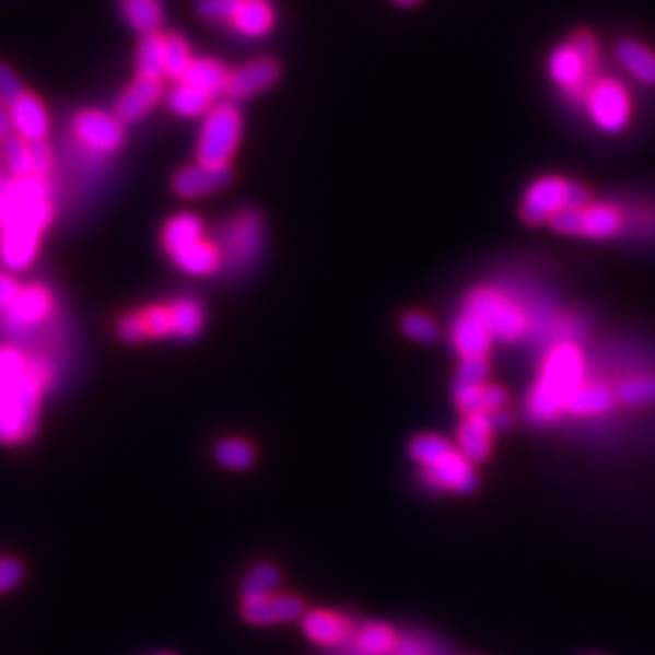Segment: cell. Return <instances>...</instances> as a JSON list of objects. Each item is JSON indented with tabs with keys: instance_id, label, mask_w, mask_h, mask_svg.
Listing matches in <instances>:
<instances>
[{
	"instance_id": "cell-1",
	"label": "cell",
	"mask_w": 655,
	"mask_h": 655,
	"mask_svg": "<svg viewBox=\"0 0 655 655\" xmlns=\"http://www.w3.org/2000/svg\"><path fill=\"white\" fill-rule=\"evenodd\" d=\"M51 217L45 176L0 174V261L7 270L24 272L35 264L40 236Z\"/></svg>"
},
{
	"instance_id": "cell-2",
	"label": "cell",
	"mask_w": 655,
	"mask_h": 655,
	"mask_svg": "<svg viewBox=\"0 0 655 655\" xmlns=\"http://www.w3.org/2000/svg\"><path fill=\"white\" fill-rule=\"evenodd\" d=\"M51 367L17 346L0 344V444H24L35 435L43 390Z\"/></svg>"
},
{
	"instance_id": "cell-3",
	"label": "cell",
	"mask_w": 655,
	"mask_h": 655,
	"mask_svg": "<svg viewBox=\"0 0 655 655\" xmlns=\"http://www.w3.org/2000/svg\"><path fill=\"white\" fill-rule=\"evenodd\" d=\"M586 379L582 350L571 342L553 346L543 359L539 382L528 395V414L537 422H550L564 412L569 397Z\"/></svg>"
},
{
	"instance_id": "cell-4",
	"label": "cell",
	"mask_w": 655,
	"mask_h": 655,
	"mask_svg": "<svg viewBox=\"0 0 655 655\" xmlns=\"http://www.w3.org/2000/svg\"><path fill=\"white\" fill-rule=\"evenodd\" d=\"M589 204V191L584 185L566 180L562 176L537 178L522 198V221L528 225L550 223L555 214Z\"/></svg>"
},
{
	"instance_id": "cell-5",
	"label": "cell",
	"mask_w": 655,
	"mask_h": 655,
	"mask_svg": "<svg viewBox=\"0 0 655 655\" xmlns=\"http://www.w3.org/2000/svg\"><path fill=\"white\" fill-rule=\"evenodd\" d=\"M219 250L223 266L234 274L255 268L266 248V225L255 210H242L221 232Z\"/></svg>"
},
{
	"instance_id": "cell-6",
	"label": "cell",
	"mask_w": 655,
	"mask_h": 655,
	"mask_svg": "<svg viewBox=\"0 0 655 655\" xmlns=\"http://www.w3.org/2000/svg\"><path fill=\"white\" fill-rule=\"evenodd\" d=\"M242 139L241 110L232 103H221L208 110L200 137L198 162L208 166H230Z\"/></svg>"
},
{
	"instance_id": "cell-7",
	"label": "cell",
	"mask_w": 655,
	"mask_h": 655,
	"mask_svg": "<svg viewBox=\"0 0 655 655\" xmlns=\"http://www.w3.org/2000/svg\"><path fill=\"white\" fill-rule=\"evenodd\" d=\"M465 312L473 314L478 320H482L496 340L514 342L524 336L528 327V318L524 311L517 306L512 297L496 289H476L469 293L465 302Z\"/></svg>"
},
{
	"instance_id": "cell-8",
	"label": "cell",
	"mask_w": 655,
	"mask_h": 655,
	"mask_svg": "<svg viewBox=\"0 0 655 655\" xmlns=\"http://www.w3.org/2000/svg\"><path fill=\"white\" fill-rule=\"evenodd\" d=\"M598 45L589 33H577L569 43L555 47L548 60L553 83L564 92H582L596 69Z\"/></svg>"
},
{
	"instance_id": "cell-9",
	"label": "cell",
	"mask_w": 655,
	"mask_h": 655,
	"mask_svg": "<svg viewBox=\"0 0 655 655\" xmlns=\"http://www.w3.org/2000/svg\"><path fill=\"white\" fill-rule=\"evenodd\" d=\"M586 110L605 134H621L632 117V101L618 79H598L586 87Z\"/></svg>"
},
{
	"instance_id": "cell-10",
	"label": "cell",
	"mask_w": 655,
	"mask_h": 655,
	"mask_svg": "<svg viewBox=\"0 0 655 655\" xmlns=\"http://www.w3.org/2000/svg\"><path fill=\"white\" fill-rule=\"evenodd\" d=\"M555 232L564 236H580L592 241H609L621 232L623 219L616 207L609 204H586L582 208H571L555 214L550 221Z\"/></svg>"
},
{
	"instance_id": "cell-11",
	"label": "cell",
	"mask_w": 655,
	"mask_h": 655,
	"mask_svg": "<svg viewBox=\"0 0 655 655\" xmlns=\"http://www.w3.org/2000/svg\"><path fill=\"white\" fill-rule=\"evenodd\" d=\"M72 134L77 142L94 155H113L126 142L124 121L101 108H85L72 119Z\"/></svg>"
},
{
	"instance_id": "cell-12",
	"label": "cell",
	"mask_w": 655,
	"mask_h": 655,
	"mask_svg": "<svg viewBox=\"0 0 655 655\" xmlns=\"http://www.w3.org/2000/svg\"><path fill=\"white\" fill-rule=\"evenodd\" d=\"M54 312V295L43 284L22 286L13 304L0 312L2 329L9 336H26L49 320Z\"/></svg>"
},
{
	"instance_id": "cell-13",
	"label": "cell",
	"mask_w": 655,
	"mask_h": 655,
	"mask_svg": "<svg viewBox=\"0 0 655 655\" xmlns=\"http://www.w3.org/2000/svg\"><path fill=\"white\" fill-rule=\"evenodd\" d=\"M230 180H232L230 166H208L198 162L174 174L173 189L176 196L185 200H196L227 187Z\"/></svg>"
},
{
	"instance_id": "cell-14",
	"label": "cell",
	"mask_w": 655,
	"mask_h": 655,
	"mask_svg": "<svg viewBox=\"0 0 655 655\" xmlns=\"http://www.w3.org/2000/svg\"><path fill=\"white\" fill-rule=\"evenodd\" d=\"M424 480L433 488L452 492H471L478 480L471 467V460L460 449L449 448L440 460L424 469Z\"/></svg>"
},
{
	"instance_id": "cell-15",
	"label": "cell",
	"mask_w": 655,
	"mask_h": 655,
	"mask_svg": "<svg viewBox=\"0 0 655 655\" xmlns=\"http://www.w3.org/2000/svg\"><path fill=\"white\" fill-rule=\"evenodd\" d=\"M304 616V603L297 596L270 594L264 598L242 600V618L253 625H274Z\"/></svg>"
},
{
	"instance_id": "cell-16",
	"label": "cell",
	"mask_w": 655,
	"mask_h": 655,
	"mask_svg": "<svg viewBox=\"0 0 655 655\" xmlns=\"http://www.w3.org/2000/svg\"><path fill=\"white\" fill-rule=\"evenodd\" d=\"M278 77H280V69L274 60L257 58L253 62L242 65L241 69L230 74L225 94L236 101H246L270 90L277 83Z\"/></svg>"
},
{
	"instance_id": "cell-17",
	"label": "cell",
	"mask_w": 655,
	"mask_h": 655,
	"mask_svg": "<svg viewBox=\"0 0 655 655\" xmlns=\"http://www.w3.org/2000/svg\"><path fill=\"white\" fill-rule=\"evenodd\" d=\"M164 96V85L160 79H147L139 77L134 83H130L115 104V115L124 124L140 121L151 108H155Z\"/></svg>"
},
{
	"instance_id": "cell-18",
	"label": "cell",
	"mask_w": 655,
	"mask_h": 655,
	"mask_svg": "<svg viewBox=\"0 0 655 655\" xmlns=\"http://www.w3.org/2000/svg\"><path fill=\"white\" fill-rule=\"evenodd\" d=\"M9 110H11L15 134L20 139H24L31 144L47 140L49 113L38 96L31 92H24L15 103L9 104Z\"/></svg>"
},
{
	"instance_id": "cell-19",
	"label": "cell",
	"mask_w": 655,
	"mask_h": 655,
	"mask_svg": "<svg viewBox=\"0 0 655 655\" xmlns=\"http://www.w3.org/2000/svg\"><path fill=\"white\" fill-rule=\"evenodd\" d=\"M277 9L272 0H242L236 15L227 24L244 38H266L274 31Z\"/></svg>"
},
{
	"instance_id": "cell-20",
	"label": "cell",
	"mask_w": 655,
	"mask_h": 655,
	"mask_svg": "<svg viewBox=\"0 0 655 655\" xmlns=\"http://www.w3.org/2000/svg\"><path fill=\"white\" fill-rule=\"evenodd\" d=\"M492 334L482 320H478L469 312H460L452 325V346L454 350L465 356H486L492 346Z\"/></svg>"
},
{
	"instance_id": "cell-21",
	"label": "cell",
	"mask_w": 655,
	"mask_h": 655,
	"mask_svg": "<svg viewBox=\"0 0 655 655\" xmlns=\"http://www.w3.org/2000/svg\"><path fill=\"white\" fill-rule=\"evenodd\" d=\"M171 257L174 266L189 277H210L223 266L219 246L207 238L174 253Z\"/></svg>"
},
{
	"instance_id": "cell-22",
	"label": "cell",
	"mask_w": 655,
	"mask_h": 655,
	"mask_svg": "<svg viewBox=\"0 0 655 655\" xmlns=\"http://www.w3.org/2000/svg\"><path fill=\"white\" fill-rule=\"evenodd\" d=\"M621 69L643 85H655V51L634 38H621L616 45Z\"/></svg>"
},
{
	"instance_id": "cell-23",
	"label": "cell",
	"mask_w": 655,
	"mask_h": 655,
	"mask_svg": "<svg viewBox=\"0 0 655 655\" xmlns=\"http://www.w3.org/2000/svg\"><path fill=\"white\" fill-rule=\"evenodd\" d=\"M454 399L465 414H492L503 410L507 403V393L501 386H454Z\"/></svg>"
},
{
	"instance_id": "cell-24",
	"label": "cell",
	"mask_w": 655,
	"mask_h": 655,
	"mask_svg": "<svg viewBox=\"0 0 655 655\" xmlns=\"http://www.w3.org/2000/svg\"><path fill=\"white\" fill-rule=\"evenodd\" d=\"M207 238V225L202 221V217H198L196 212H178L171 217L164 225L162 232V242L164 248L168 250V255H174L196 242Z\"/></svg>"
},
{
	"instance_id": "cell-25",
	"label": "cell",
	"mask_w": 655,
	"mask_h": 655,
	"mask_svg": "<svg viewBox=\"0 0 655 655\" xmlns=\"http://www.w3.org/2000/svg\"><path fill=\"white\" fill-rule=\"evenodd\" d=\"M304 632L318 645H342L352 634L350 621L331 611H311L304 618Z\"/></svg>"
},
{
	"instance_id": "cell-26",
	"label": "cell",
	"mask_w": 655,
	"mask_h": 655,
	"mask_svg": "<svg viewBox=\"0 0 655 655\" xmlns=\"http://www.w3.org/2000/svg\"><path fill=\"white\" fill-rule=\"evenodd\" d=\"M616 393L605 384H582L566 401L564 412L575 416H603L613 410Z\"/></svg>"
},
{
	"instance_id": "cell-27",
	"label": "cell",
	"mask_w": 655,
	"mask_h": 655,
	"mask_svg": "<svg viewBox=\"0 0 655 655\" xmlns=\"http://www.w3.org/2000/svg\"><path fill=\"white\" fill-rule=\"evenodd\" d=\"M492 426L488 414H469L458 429V446L460 452L471 460L480 463L490 452V435Z\"/></svg>"
},
{
	"instance_id": "cell-28",
	"label": "cell",
	"mask_w": 655,
	"mask_h": 655,
	"mask_svg": "<svg viewBox=\"0 0 655 655\" xmlns=\"http://www.w3.org/2000/svg\"><path fill=\"white\" fill-rule=\"evenodd\" d=\"M168 106L176 117L183 119L207 117L208 110L212 108V96L187 81H178L168 94Z\"/></svg>"
},
{
	"instance_id": "cell-29",
	"label": "cell",
	"mask_w": 655,
	"mask_h": 655,
	"mask_svg": "<svg viewBox=\"0 0 655 655\" xmlns=\"http://www.w3.org/2000/svg\"><path fill=\"white\" fill-rule=\"evenodd\" d=\"M230 74L232 72L225 69V65H221L219 60L198 58V60H194L191 69L187 70V74H185L183 81H187V83L204 90L210 96H217V94H225L227 92Z\"/></svg>"
},
{
	"instance_id": "cell-30",
	"label": "cell",
	"mask_w": 655,
	"mask_h": 655,
	"mask_svg": "<svg viewBox=\"0 0 655 655\" xmlns=\"http://www.w3.org/2000/svg\"><path fill=\"white\" fill-rule=\"evenodd\" d=\"M173 336L178 340H194L204 329V308L194 297H180L171 304Z\"/></svg>"
},
{
	"instance_id": "cell-31",
	"label": "cell",
	"mask_w": 655,
	"mask_h": 655,
	"mask_svg": "<svg viewBox=\"0 0 655 655\" xmlns=\"http://www.w3.org/2000/svg\"><path fill=\"white\" fill-rule=\"evenodd\" d=\"M121 11L128 24L142 35H157L164 22V9L160 0H121Z\"/></svg>"
},
{
	"instance_id": "cell-32",
	"label": "cell",
	"mask_w": 655,
	"mask_h": 655,
	"mask_svg": "<svg viewBox=\"0 0 655 655\" xmlns=\"http://www.w3.org/2000/svg\"><path fill=\"white\" fill-rule=\"evenodd\" d=\"M395 647L397 636L384 623H370L354 636V650L359 655H390Z\"/></svg>"
},
{
	"instance_id": "cell-33",
	"label": "cell",
	"mask_w": 655,
	"mask_h": 655,
	"mask_svg": "<svg viewBox=\"0 0 655 655\" xmlns=\"http://www.w3.org/2000/svg\"><path fill=\"white\" fill-rule=\"evenodd\" d=\"M194 60L196 58L191 54V47L183 36H164V74H168L174 81H183Z\"/></svg>"
},
{
	"instance_id": "cell-34",
	"label": "cell",
	"mask_w": 655,
	"mask_h": 655,
	"mask_svg": "<svg viewBox=\"0 0 655 655\" xmlns=\"http://www.w3.org/2000/svg\"><path fill=\"white\" fill-rule=\"evenodd\" d=\"M2 160L11 176H31L36 174L33 144L13 134L11 139L2 140Z\"/></svg>"
},
{
	"instance_id": "cell-35",
	"label": "cell",
	"mask_w": 655,
	"mask_h": 655,
	"mask_svg": "<svg viewBox=\"0 0 655 655\" xmlns=\"http://www.w3.org/2000/svg\"><path fill=\"white\" fill-rule=\"evenodd\" d=\"M137 67L139 77L147 79H160L164 74V36H142L137 54Z\"/></svg>"
},
{
	"instance_id": "cell-36",
	"label": "cell",
	"mask_w": 655,
	"mask_h": 655,
	"mask_svg": "<svg viewBox=\"0 0 655 655\" xmlns=\"http://www.w3.org/2000/svg\"><path fill=\"white\" fill-rule=\"evenodd\" d=\"M401 331L406 338L418 344H435L442 338L437 323L424 312H408L401 316Z\"/></svg>"
},
{
	"instance_id": "cell-37",
	"label": "cell",
	"mask_w": 655,
	"mask_h": 655,
	"mask_svg": "<svg viewBox=\"0 0 655 655\" xmlns=\"http://www.w3.org/2000/svg\"><path fill=\"white\" fill-rule=\"evenodd\" d=\"M280 573L272 564H257L244 580L242 584V598L253 600V598H264L277 592Z\"/></svg>"
},
{
	"instance_id": "cell-38",
	"label": "cell",
	"mask_w": 655,
	"mask_h": 655,
	"mask_svg": "<svg viewBox=\"0 0 655 655\" xmlns=\"http://www.w3.org/2000/svg\"><path fill=\"white\" fill-rule=\"evenodd\" d=\"M214 456L225 469L242 471V469H248L253 465L255 449L244 440H223V442L217 444Z\"/></svg>"
},
{
	"instance_id": "cell-39",
	"label": "cell",
	"mask_w": 655,
	"mask_h": 655,
	"mask_svg": "<svg viewBox=\"0 0 655 655\" xmlns=\"http://www.w3.org/2000/svg\"><path fill=\"white\" fill-rule=\"evenodd\" d=\"M616 397L625 406H645L655 401L654 376H636V378L623 379L616 393Z\"/></svg>"
},
{
	"instance_id": "cell-40",
	"label": "cell",
	"mask_w": 655,
	"mask_h": 655,
	"mask_svg": "<svg viewBox=\"0 0 655 655\" xmlns=\"http://www.w3.org/2000/svg\"><path fill=\"white\" fill-rule=\"evenodd\" d=\"M449 448L452 446H449L444 437H440V435H420V437H416L414 442H412L410 452H412L416 463H420L426 469L435 460H440Z\"/></svg>"
},
{
	"instance_id": "cell-41",
	"label": "cell",
	"mask_w": 655,
	"mask_h": 655,
	"mask_svg": "<svg viewBox=\"0 0 655 655\" xmlns=\"http://www.w3.org/2000/svg\"><path fill=\"white\" fill-rule=\"evenodd\" d=\"M144 329H147V338H168L173 336V312L171 306H149L140 312Z\"/></svg>"
},
{
	"instance_id": "cell-42",
	"label": "cell",
	"mask_w": 655,
	"mask_h": 655,
	"mask_svg": "<svg viewBox=\"0 0 655 655\" xmlns=\"http://www.w3.org/2000/svg\"><path fill=\"white\" fill-rule=\"evenodd\" d=\"M490 374V363L486 356H465L458 365L454 386H482Z\"/></svg>"
},
{
	"instance_id": "cell-43",
	"label": "cell",
	"mask_w": 655,
	"mask_h": 655,
	"mask_svg": "<svg viewBox=\"0 0 655 655\" xmlns=\"http://www.w3.org/2000/svg\"><path fill=\"white\" fill-rule=\"evenodd\" d=\"M242 0H198V15L207 22H225L230 24L236 15Z\"/></svg>"
},
{
	"instance_id": "cell-44",
	"label": "cell",
	"mask_w": 655,
	"mask_h": 655,
	"mask_svg": "<svg viewBox=\"0 0 655 655\" xmlns=\"http://www.w3.org/2000/svg\"><path fill=\"white\" fill-rule=\"evenodd\" d=\"M117 334L124 342L128 344H134V342H142L147 340V329H144V323H142V316L140 312L137 314H126L119 325H117Z\"/></svg>"
},
{
	"instance_id": "cell-45",
	"label": "cell",
	"mask_w": 655,
	"mask_h": 655,
	"mask_svg": "<svg viewBox=\"0 0 655 655\" xmlns=\"http://www.w3.org/2000/svg\"><path fill=\"white\" fill-rule=\"evenodd\" d=\"M26 90L22 87L17 74L0 62V103H15Z\"/></svg>"
},
{
	"instance_id": "cell-46",
	"label": "cell",
	"mask_w": 655,
	"mask_h": 655,
	"mask_svg": "<svg viewBox=\"0 0 655 655\" xmlns=\"http://www.w3.org/2000/svg\"><path fill=\"white\" fill-rule=\"evenodd\" d=\"M24 577V566L9 555H0V594L13 589Z\"/></svg>"
},
{
	"instance_id": "cell-47",
	"label": "cell",
	"mask_w": 655,
	"mask_h": 655,
	"mask_svg": "<svg viewBox=\"0 0 655 655\" xmlns=\"http://www.w3.org/2000/svg\"><path fill=\"white\" fill-rule=\"evenodd\" d=\"M20 289L22 286L17 284L15 278L7 274V272H0V312L7 311L13 304V300L20 293Z\"/></svg>"
},
{
	"instance_id": "cell-48",
	"label": "cell",
	"mask_w": 655,
	"mask_h": 655,
	"mask_svg": "<svg viewBox=\"0 0 655 655\" xmlns=\"http://www.w3.org/2000/svg\"><path fill=\"white\" fill-rule=\"evenodd\" d=\"M33 157H35L36 174L45 176L51 171V149L47 147V140L33 144Z\"/></svg>"
},
{
	"instance_id": "cell-49",
	"label": "cell",
	"mask_w": 655,
	"mask_h": 655,
	"mask_svg": "<svg viewBox=\"0 0 655 655\" xmlns=\"http://www.w3.org/2000/svg\"><path fill=\"white\" fill-rule=\"evenodd\" d=\"M393 655H435V650L418 639H408L403 643H397Z\"/></svg>"
},
{
	"instance_id": "cell-50",
	"label": "cell",
	"mask_w": 655,
	"mask_h": 655,
	"mask_svg": "<svg viewBox=\"0 0 655 655\" xmlns=\"http://www.w3.org/2000/svg\"><path fill=\"white\" fill-rule=\"evenodd\" d=\"M13 134H15V128H13L9 104L0 103V142L11 139Z\"/></svg>"
},
{
	"instance_id": "cell-51",
	"label": "cell",
	"mask_w": 655,
	"mask_h": 655,
	"mask_svg": "<svg viewBox=\"0 0 655 655\" xmlns=\"http://www.w3.org/2000/svg\"><path fill=\"white\" fill-rule=\"evenodd\" d=\"M488 420H490V426H492V431H503V429H507L510 424H512V418L510 414H505V412H492V414H488Z\"/></svg>"
},
{
	"instance_id": "cell-52",
	"label": "cell",
	"mask_w": 655,
	"mask_h": 655,
	"mask_svg": "<svg viewBox=\"0 0 655 655\" xmlns=\"http://www.w3.org/2000/svg\"><path fill=\"white\" fill-rule=\"evenodd\" d=\"M390 2H395L399 7H416L420 0H390Z\"/></svg>"
},
{
	"instance_id": "cell-53",
	"label": "cell",
	"mask_w": 655,
	"mask_h": 655,
	"mask_svg": "<svg viewBox=\"0 0 655 655\" xmlns=\"http://www.w3.org/2000/svg\"><path fill=\"white\" fill-rule=\"evenodd\" d=\"M4 160H2V144H0V164H2Z\"/></svg>"
}]
</instances>
